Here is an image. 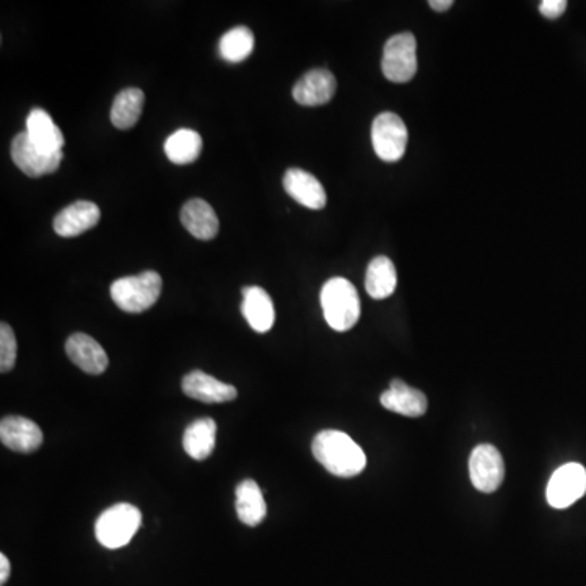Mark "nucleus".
I'll use <instances>...</instances> for the list:
<instances>
[{"label":"nucleus","instance_id":"nucleus-1","mask_svg":"<svg viewBox=\"0 0 586 586\" xmlns=\"http://www.w3.org/2000/svg\"><path fill=\"white\" fill-rule=\"evenodd\" d=\"M313 456L328 473L337 477H354L367 466V456L362 448L339 430H323L311 445Z\"/></svg>","mask_w":586,"mask_h":586},{"label":"nucleus","instance_id":"nucleus-2","mask_svg":"<svg viewBox=\"0 0 586 586\" xmlns=\"http://www.w3.org/2000/svg\"><path fill=\"white\" fill-rule=\"evenodd\" d=\"M321 307L324 320L337 333H346L354 328L362 313L359 293L354 284L344 277H334L323 285Z\"/></svg>","mask_w":586,"mask_h":586},{"label":"nucleus","instance_id":"nucleus-3","mask_svg":"<svg viewBox=\"0 0 586 586\" xmlns=\"http://www.w3.org/2000/svg\"><path fill=\"white\" fill-rule=\"evenodd\" d=\"M163 280L155 271H145L139 276L123 277L111 285V298L127 313H142L157 303L162 293Z\"/></svg>","mask_w":586,"mask_h":586},{"label":"nucleus","instance_id":"nucleus-4","mask_svg":"<svg viewBox=\"0 0 586 586\" xmlns=\"http://www.w3.org/2000/svg\"><path fill=\"white\" fill-rule=\"evenodd\" d=\"M142 525V513L131 503H116L101 513L95 523V536L101 546L119 549L131 543Z\"/></svg>","mask_w":586,"mask_h":586},{"label":"nucleus","instance_id":"nucleus-5","mask_svg":"<svg viewBox=\"0 0 586 586\" xmlns=\"http://www.w3.org/2000/svg\"><path fill=\"white\" fill-rule=\"evenodd\" d=\"M383 75L394 84H406L417 72V41L412 33H399L386 41L381 59Z\"/></svg>","mask_w":586,"mask_h":586},{"label":"nucleus","instance_id":"nucleus-6","mask_svg":"<svg viewBox=\"0 0 586 586\" xmlns=\"http://www.w3.org/2000/svg\"><path fill=\"white\" fill-rule=\"evenodd\" d=\"M407 127L398 114H378L372 126V144L378 157L386 163L398 162L406 154Z\"/></svg>","mask_w":586,"mask_h":586},{"label":"nucleus","instance_id":"nucleus-7","mask_svg":"<svg viewBox=\"0 0 586 586\" xmlns=\"http://www.w3.org/2000/svg\"><path fill=\"white\" fill-rule=\"evenodd\" d=\"M586 492V469L582 464L569 463L560 466L547 484L546 497L549 505L559 510L572 507Z\"/></svg>","mask_w":586,"mask_h":586},{"label":"nucleus","instance_id":"nucleus-8","mask_svg":"<svg viewBox=\"0 0 586 586\" xmlns=\"http://www.w3.org/2000/svg\"><path fill=\"white\" fill-rule=\"evenodd\" d=\"M469 476L479 492L492 494L502 486L505 479V464L494 445H479L469 458Z\"/></svg>","mask_w":586,"mask_h":586},{"label":"nucleus","instance_id":"nucleus-9","mask_svg":"<svg viewBox=\"0 0 586 586\" xmlns=\"http://www.w3.org/2000/svg\"><path fill=\"white\" fill-rule=\"evenodd\" d=\"M10 154H12L15 165L30 178L51 175L62 162V152L46 154L31 142L27 132H20L15 136V139L12 140Z\"/></svg>","mask_w":586,"mask_h":586},{"label":"nucleus","instance_id":"nucleus-10","mask_svg":"<svg viewBox=\"0 0 586 586\" xmlns=\"http://www.w3.org/2000/svg\"><path fill=\"white\" fill-rule=\"evenodd\" d=\"M0 442L17 453H33L43 445V432L33 420L7 416L0 422Z\"/></svg>","mask_w":586,"mask_h":586},{"label":"nucleus","instance_id":"nucleus-11","mask_svg":"<svg viewBox=\"0 0 586 586\" xmlns=\"http://www.w3.org/2000/svg\"><path fill=\"white\" fill-rule=\"evenodd\" d=\"M100 207L92 201H77L62 209L54 219V232L59 237H79L100 222Z\"/></svg>","mask_w":586,"mask_h":586},{"label":"nucleus","instance_id":"nucleus-12","mask_svg":"<svg viewBox=\"0 0 586 586\" xmlns=\"http://www.w3.org/2000/svg\"><path fill=\"white\" fill-rule=\"evenodd\" d=\"M66 352L72 363L88 375H101L110 363L105 349L88 334H72L67 339Z\"/></svg>","mask_w":586,"mask_h":586},{"label":"nucleus","instance_id":"nucleus-13","mask_svg":"<svg viewBox=\"0 0 586 586\" xmlns=\"http://www.w3.org/2000/svg\"><path fill=\"white\" fill-rule=\"evenodd\" d=\"M336 93V79L326 69H313L293 87L292 95L303 106L326 105Z\"/></svg>","mask_w":586,"mask_h":586},{"label":"nucleus","instance_id":"nucleus-14","mask_svg":"<svg viewBox=\"0 0 586 586\" xmlns=\"http://www.w3.org/2000/svg\"><path fill=\"white\" fill-rule=\"evenodd\" d=\"M183 391L186 396L201 403L219 404L230 403L237 398L238 391L235 386L227 385L217 378L210 377L207 373L191 372L183 378Z\"/></svg>","mask_w":586,"mask_h":586},{"label":"nucleus","instance_id":"nucleus-15","mask_svg":"<svg viewBox=\"0 0 586 586\" xmlns=\"http://www.w3.org/2000/svg\"><path fill=\"white\" fill-rule=\"evenodd\" d=\"M284 188L293 201L308 207V209L320 210L326 206V191L323 184L316 180L315 176L300 168H290L284 176Z\"/></svg>","mask_w":586,"mask_h":586},{"label":"nucleus","instance_id":"nucleus-16","mask_svg":"<svg viewBox=\"0 0 586 586\" xmlns=\"http://www.w3.org/2000/svg\"><path fill=\"white\" fill-rule=\"evenodd\" d=\"M381 406L406 417H422L427 412V398L422 391L412 388L403 380L391 381L390 390L381 394Z\"/></svg>","mask_w":586,"mask_h":586},{"label":"nucleus","instance_id":"nucleus-17","mask_svg":"<svg viewBox=\"0 0 586 586\" xmlns=\"http://www.w3.org/2000/svg\"><path fill=\"white\" fill-rule=\"evenodd\" d=\"M241 313L256 333H267L276 321V310L269 293L256 285L243 289Z\"/></svg>","mask_w":586,"mask_h":586},{"label":"nucleus","instance_id":"nucleus-18","mask_svg":"<svg viewBox=\"0 0 586 586\" xmlns=\"http://www.w3.org/2000/svg\"><path fill=\"white\" fill-rule=\"evenodd\" d=\"M181 224L197 240L209 241L219 233V217L209 202L191 199L181 209Z\"/></svg>","mask_w":586,"mask_h":586},{"label":"nucleus","instance_id":"nucleus-19","mask_svg":"<svg viewBox=\"0 0 586 586\" xmlns=\"http://www.w3.org/2000/svg\"><path fill=\"white\" fill-rule=\"evenodd\" d=\"M27 132L31 142L46 154H59L64 147V136L59 127L54 124L48 111L33 108L28 114Z\"/></svg>","mask_w":586,"mask_h":586},{"label":"nucleus","instance_id":"nucleus-20","mask_svg":"<svg viewBox=\"0 0 586 586\" xmlns=\"http://www.w3.org/2000/svg\"><path fill=\"white\" fill-rule=\"evenodd\" d=\"M217 442V424L214 419L194 420L193 424L188 425L184 430L183 447L193 460H207L215 448Z\"/></svg>","mask_w":586,"mask_h":586},{"label":"nucleus","instance_id":"nucleus-21","mask_svg":"<svg viewBox=\"0 0 586 586\" xmlns=\"http://www.w3.org/2000/svg\"><path fill=\"white\" fill-rule=\"evenodd\" d=\"M237 513L241 523L258 526L266 518L267 505L258 482L246 479L237 487Z\"/></svg>","mask_w":586,"mask_h":586},{"label":"nucleus","instance_id":"nucleus-22","mask_svg":"<svg viewBox=\"0 0 586 586\" xmlns=\"http://www.w3.org/2000/svg\"><path fill=\"white\" fill-rule=\"evenodd\" d=\"M398 285V274L393 261L386 256H378L368 264L365 289L368 295L375 300H383L393 295Z\"/></svg>","mask_w":586,"mask_h":586},{"label":"nucleus","instance_id":"nucleus-23","mask_svg":"<svg viewBox=\"0 0 586 586\" xmlns=\"http://www.w3.org/2000/svg\"><path fill=\"white\" fill-rule=\"evenodd\" d=\"M144 101V92L140 88H126L118 93L111 108V123L121 131L136 126L144 108Z\"/></svg>","mask_w":586,"mask_h":586},{"label":"nucleus","instance_id":"nucleus-24","mask_svg":"<svg viewBox=\"0 0 586 586\" xmlns=\"http://www.w3.org/2000/svg\"><path fill=\"white\" fill-rule=\"evenodd\" d=\"M202 137L193 129H178L165 142V154L176 165H188L201 157Z\"/></svg>","mask_w":586,"mask_h":586},{"label":"nucleus","instance_id":"nucleus-25","mask_svg":"<svg viewBox=\"0 0 586 586\" xmlns=\"http://www.w3.org/2000/svg\"><path fill=\"white\" fill-rule=\"evenodd\" d=\"M254 35L250 28L237 27L227 31L219 43L220 56L228 62H241L253 53Z\"/></svg>","mask_w":586,"mask_h":586},{"label":"nucleus","instance_id":"nucleus-26","mask_svg":"<svg viewBox=\"0 0 586 586\" xmlns=\"http://www.w3.org/2000/svg\"><path fill=\"white\" fill-rule=\"evenodd\" d=\"M17 362V339L9 324H0V372L9 373Z\"/></svg>","mask_w":586,"mask_h":586},{"label":"nucleus","instance_id":"nucleus-27","mask_svg":"<svg viewBox=\"0 0 586 586\" xmlns=\"http://www.w3.org/2000/svg\"><path fill=\"white\" fill-rule=\"evenodd\" d=\"M565 9H567L565 0H543L539 4V12L549 20H556L560 15H564Z\"/></svg>","mask_w":586,"mask_h":586},{"label":"nucleus","instance_id":"nucleus-28","mask_svg":"<svg viewBox=\"0 0 586 586\" xmlns=\"http://www.w3.org/2000/svg\"><path fill=\"white\" fill-rule=\"evenodd\" d=\"M10 577V562L5 554H0V585L4 586Z\"/></svg>","mask_w":586,"mask_h":586},{"label":"nucleus","instance_id":"nucleus-29","mask_svg":"<svg viewBox=\"0 0 586 586\" xmlns=\"http://www.w3.org/2000/svg\"><path fill=\"white\" fill-rule=\"evenodd\" d=\"M429 5L435 12H447L453 7V0H430Z\"/></svg>","mask_w":586,"mask_h":586}]
</instances>
